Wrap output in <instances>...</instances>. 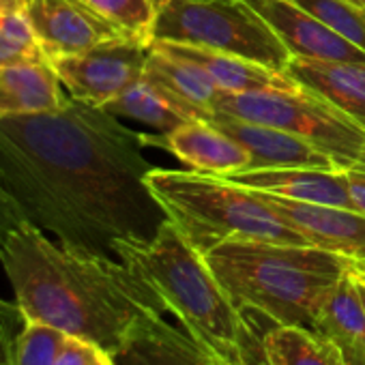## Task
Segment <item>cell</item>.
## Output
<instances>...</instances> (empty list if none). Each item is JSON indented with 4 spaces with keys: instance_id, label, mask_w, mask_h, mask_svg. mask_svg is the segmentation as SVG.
<instances>
[{
    "instance_id": "1",
    "label": "cell",
    "mask_w": 365,
    "mask_h": 365,
    "mask_svg": "<svg viewBox=\"0 0 365 365\" xmlns=\"http://www.w3.org/2000/svg\"><path fill=\"white\" fill-rule=\"evenodd\" d=\"M146 133L103 108L67 99L50 112L0 118V200L58 243L116 258L168 222L144 176ZM118 260V258H116Z\"/></svg>"
},
{
    "instance_id": "2",
    "label": "cell",
    "mask_w": 365,
    "mask_h": 365,
    "mask_svg": "<svg viewBox=\"0 0 365 365\" xmlns=\"http://www.w3.org/2000/svg\"><path fill=\"white\" fill-rule=\"evenodd\" d=\"M0 264L26 316L112 354L146 316L168 312L125 262L48 239L5 200H0Z\"/></svg>"
},
{
    "instance_id": "3",
    "label": "cell",
    "mask_w": 365,
    "mask_h": 365,
    "mask_svg": "<svg viewBox=\"0 0 365 365\" xmlns=\"http://www.w3.org/2000/svg\"><path fill=\"white\" fill-rule=\"evenodd\" d=\"M116 258L133 269L209 354L226 365H260L258 341L235 301L209 269L205 256L190 245L168 220L150 241H123Z\"/></svg>"
},
{
    "instance_id": "4",
    "label": "cell",
    "mask_w": 365,
    "mask_h": 365,
    "mask_svg": "<svg viewBox=\"0 0 365 365\" xmlns=\"http://www.w3.org/2000/svg\"><path fill=\"white\" fill-rule=\"evenodd\" d=\"M202 256L241 312L307 329H314L339 277L354 267L314 245L271 241H226Z\"/></svg>"
},
{
    "instance_id": "5",
    "label": "cell",
    "mask_w": 365,
    "mask_h": 365,
    "mask_svg": "<svg viewBox=\"0 0 365 365\" xmlns=\"http://www.w3.org/2000/svg\"><path fill=\"white\" fill-rule=\"evenodd\" d=\"M144 180L168 220L200 254L226 241L309 245L256 192L226 178L155 165Z\"/></svg>"
},
{
    "instance_id": "6",
    "label": "cell",
    "mask_w": 365,
    "mask_h": 365,
    "mask_svg": "<svg viewBox=\"0 0 365 365\" xmlns=\"http://www.w3.org/2000/svg\"><path fill=\"white\" fill-rule=\"evenodd\" d=\"M153 39L232 54L277 71H286L292 58L245 0H157Z\"/></svg>"
},
{
    "instance_id": "7",
    "label": "cell",
    "mask_w": 365,
    "mask_h": 365,
    "mask_svg": "<svg viewBox=\"0 0 365 365\" xmlns=\"http://www.w3.org/2000/svg\"><path fill=\"white\" fill-rule=\"evenodd\" d=\"M215 112L294 133L327 153L341 172L365 161V129L297 82L286 88L222 93Z\"/></svg>"
},
{
    "instance_id": "8",
    "label": "cell",
    "mask_w": 365,
    "mask_h": 365,
    "mask_svg": "<svg viewBox=\"0 0 365 365\" xmlns=\"http://www.w3.org/2000/svg\"><path fill=\"white\" fill-rule=\"evenodd\" d=\"M150 46L120 39L93 50L50 58L63 88L71 99L106 108L144 76Z\"/></svg>"
},
{
    "instance_id": "9",
    "label": "cell",
    "mask_w": 365,
    "mask_h": 365,
    "mask_svg": "<svg viewBox=\"0 0 365 365\" xmlns=\"http://www.w3.org/2000/svg\"><path fill=\"white\" fill-rule=\"evenodd\" d=\"M309 245L333 252L365 271V215L352 209L301 202L256 192Z\"/></svg>"
},
{
    "instance_id": "10",
    "label": "cell",
    "mask_w": 365,
    "mask_h": 365,
    "mask_svg": "<svg viewBox=\"0 0 365 365\" xmlns=\"http://www.w3.org/2000/svg\"><path fill=\"white\" fill-rule=\"evenodd\" d=\"M24 11L48 61L129 39L120 29L86 9L78 0H31Z\"/></svg>"
},
{
    "instance_id": "11",
    "label": "cell",
    "mask_w": 365,
    "mask_h": 365,
    "mask_svg": "<svg viewBox=\"0 0 365 365\" xmlns=\"http://www.w3.org/2000/svg\"><path fill=\"white\" fill-rule=\"evenodd\" d=\"M245 3L273 29L292 58L365 63V52L361 48L333 33L292 0H245Z\"/></svg>"
},
{
    "instance_id": "12",
    "label": "cell",
    "mask_w": 365,
    "mask_h": 365,
    "mask_svg": "<svg viewBox=\"0 0 365 365\" xmlns=\"http://www.w3.org/2000/svg\"><path fill=\"white\" fill-rule=\"evenodd\" d=\"M146 142L174 155L187 170L226 178L252 168V155L230 133L207 118L182 123L163 135H148Z\"/></svg>"
},
{
    "instance_id": "13",
    "label": "cell",
    "mask_w": 365,
    "mask_h": 365,
    "mask_svg": "<svg viewBox=\"0 0 365 365\" xmlns=\"http://www.w3.org/2000/svg\"><path fill=\"white\" fill-rule=\"evenodd\" d=\"M211 123L230 133L252 155V168H316L339 170L337 163L312 142L260 123H250L230 114L213 112ZM245 172V170H243Z\"/></svg>"
},
{
    "instance_id": "14",
    "label": "cell",
    "mask_w": 365,
    "mask_h": 365,
    "mask_svg": "<svg viewBox=\"0 0 365 365\" xmlns=\"http://www.w3.org/2000/svg\"><path fill=\"white\" fill-rule=\"evenodd\" d=\"M235 185L279 198L352 209L341 170L316 168H256L226 176Z\"/></svg>"
},
{
    "instance_id": "15",
    "label": "cell",
    "mask_w": 365,
    "mask_h": 365,
    "mask_svg": "<svg viewBox=\"0 0 365 365\" xmlns=\"http://www.w3.org/2000/svg\"><path fill=\"white\" fill-rule=\"evenodd\" d=\"M116 365H215L185 329L163 320V314L146 316L114 354Z\"/></svg>"
},
{
    "instance_id": "16",
    "label": "cell",
    "mask_w": 365,
    "mask_h": 365,
    "mask_svg": "<svg viewBox=\"0 0 365 365\" xmlns=\"http://www.w3.org/2000/svg\"><path fill=\"white\" fill-rule=\"evenodd\" d=\"M284 73L365 129V63L290 58Z\"/></svg>"
},
{
    "instance_id": "17",
    "label": "cell",
    "mask_w": 365,
    "mask_h": 365,
    "mask_svg": "<svg viewBox=\"0 0 365 365\" xmlns=\"http://www.w3.org/2000/svg\"><path fill=\"white\" fill-rule=\"evenodd\" d=\"M103 110L118 118H131L146 127H153L157 135L170 133L182 123L205 118L194 106L182 101L159 80L144 73L123 95H118Z\"/></svg>"
},
{
    "instance_id": "18",
    "label": "cell",
    "mask_w": 365,
    "mask_h": 365,
    "mask_svg": "<svg viewBox=\"0 0 365 365\" xmlns=\"http://www.w3.org/2000/svg\"><path fill=\"white\" fill-rule=\"evenodd\" d=\"M67 99L50 61L0 67V118L58 110Z\"/></svg>"
},
{
    "instance_id": "19",
    "label": "cell",
    "mask_w": 365,
    "mask_h": 365,
    "mask_svg": "<svg viewBox=\"0 0 365 365\" xmlns=\"http://www.w3.org/2000/svg\"><path fill=\"white\" fill-rule=\"evenodd\" d=\"M65 333L24 314L16 301L0 299V356L3 365H54Z\"/></svg>"
},
{
    "instance_id": "20",
    "label": "cell",
    "mask_w": 365,
    "mask_h": 365,
    "mask_svg": "<svg viewBox=\"0 0 365 365\" xmlns=\"http://www.w3.org/2000/svg\"><path fill=\"white\" fill-rule=\"evenodd\" d=\"M155 46L185 56L194 63H198L211 80L217 84L222 93H252V91H264V88H286L292 86L294 80H290L284 71L252 63L247 58H239L232 54H222L207 48L196 46H178V43H165L155 41Z\"/></svg>"
},
{
    "instance_id": "21",
    "label": "cell",
    "mask_w": 365,
    "mask_h": 365,
    "mask_svg": "<svg viewBox=\"0 0 365 365\" xmlns=\"http://www.w3.org/2000/svg\"><path fill=\"white\" fill-rule=\"evenodd\" d=\"M314 331L337 346L365 348V288L356 267H350L327 297Z\"/></svg>"
},
{
    "instance_id": "22",
    "label": "cell",
    "mask_w": 365,
    "mask_h": 365,
    "mask_svg": "<svg viewBox=\"0 0 365 365\" xmlns=\"http://www.w3.org/2000/svg\"><path fill=\"white\" fill-rule=\"evenodd\" d=\"M144 73L159 80L182 101L194 106L207 120H211L222 91L198 63L153 43Z\"/></svg>"
},
{
    "instance_id": "23",
    "label": "cell",
    "mask_w": 365,
    "mask_h": 365,
    "mask_svg": "<svg viewBox=\"0 0 365 365\" xmlns=\"http://www.w3.org/2000/svg\"><path fill=\"white\" fill-rule=\"evenodd\" d=\"M260 365H346L335 341L307 327L273 324L262 337Z\"/></svg>"
},
{
    "instance_id": "24",
    "label": "cell",
    "mask_w": 365,
    "mask_h": 365,
    "mask_svg": "<svg viewBox=\"0 0 365 365\" xmlns=\"http://www.w3.org/2000/svg\"><path fill=\"white\" fill-rule=\"evenodd\" d=\"M78 3L120 29L129 39L153 46L157 0H78Z\"/></svg>"
},
{
    "instance_id": "25",
    "label": "cell",
    "mask_w": 365,
    "mask_h": 365,
    "mask_svg": "<svg viewBox=\"0 0 365 365\" xmlns=\"http://www.w3.org/2000/svg\"><path fill=\"white\" fill-rule=\"evenodd\" d=\"M292 3L365 52V5L354 0H292Z\"/></svg>"
},
{
    "instance_id": "26",
    "label": "cell",
    "mask_w": 365,
    "mask_h": 365,
    "mask_svg": "<svg viewBox=\"0 0 365 365\" xmlns=\"http://www.w3.org/2000/svg\"><path fill=\"white\" fill-rule=\"evenodd\" d=\"M43 61L48 56L41 50L26 11H0V67Z\"/></svg>"
},
{
    "instance_id": "27",
    "label": "cell",
    "mask_w": 365,
    "mask_h": 365,
    "mask_svg": "<svg viewBox=\"0 0 365 365\" xmlns=\"http://www.w3.org/2000/svg\"><path fill=\"white\" fill-rule=\"evenodd\" d=\"M54 365H116V361L114 354L99 344L65 333Z\"/></svg>"
},
{
    "instance_id": "28",
    "label": "cell",
    "mask_w": 365,
    "mask_h": 365,
    "mask_svg": "<svg viewBox=\"0 0 365 365\" xmlns=\"http://www.w3.org/2000/svg\"><path fill=\"white\" fill-rule=\"evenodd\" d=\"M344 180L354 211L365 215V161L344 170Z\"/></svg>"
},
{
    "instance_id": "29",
    "label": "cell",
    "mask_w": 365,
    "mask_h": 365,
    "mask_svg": "<svg viewBox=\"0 0 365 365\" xmlns=\"http://www.w3.org/2000/svg\"><path fill=\"white\" fill-rule=\"evenodd\" d=\"M341 354H344V363L346 365H365V348H359V346H339Z\"/></svg>"
},
{
    "instance_id": "30",
    "label": "cell",
    "mask_w": 365,
    "mask_h": 365,
    "mask_svg": "<svg viewBox=\"0 0 365 365\" xmlns=\"http://www.w3.org/2000/svg\"><path fill=\"white\" fill-rule=\"evenodd\" d=\"M31 0H0V11H24Z\"/></svg>"
},
{
    "instance_id": "31",
    "label": "cell",
    "mask_w": 365,
    "mask_h": 365,
    "mask_svg": "<svg viewBox=\"0 0 365 365\" xmlns=\"http://www.w3.org/2000/svg\"><path fill=\"white\" fill-rule=\"evenodd\" d=\"M359 273H361V279H363V288H365V271H361V269H359Z\"/></svg>"
},
{
    "instance_id": "32",
    "label": "cell",
    "mask_w": 365,
    "mask_h": 365,
    "mask_svg": "<svg viewBox=\"0 0 365 365\" xmlns=\"http://www.w3.org/2000/svg\"><path fill=\"white\" fill-rule=\"evenodd\" d=\"M213 359H215V356H213ZM215 365H226V363H222V361H217V359H215Z\"/></svg>"
},
{
    "instance_id": "33",
    "label": "cell",
    "mask_w": 365,
    "mask_h": 365,
    "mask_svg": "<svg viewBox=\"0 0 365 365\" xmlns=\"http://www.w3.org/2000/svg\"><path fill=\"white\" fill-rule=\"evenodd\" d=\"M354 3H359V5H365V0H354Z\"/></svg>"
},
{
    "instance_id": "34",
    "label": "cell",
    "mask_w": 365,
    "mask_h": 365,
    "mask_svg": "<svg viewBox=\"0 0 365 365\" xmlns=\"http://www.w3.org/2000/svg\"><path fill=\"white\" fill-rule=\"evenodd\" d=\"M0 365H3V356H0Z\"/></svg>"
}]
</instances>
